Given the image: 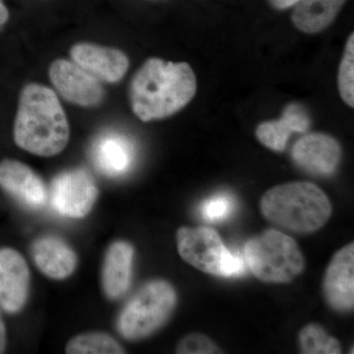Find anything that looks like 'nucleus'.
Returning a JSON list of instances; mask_svg holds the SVG:
<instances>
[{"label":"nucleus","instance_id":"dca6fc26","mask_svg":"<svg viewBox=\"0 0 354 354\" xmlns=\"http://www.w3.org/2000/svg\"><path fill=\"white\" fill-rule=\"evenodd\" d=\"M134 248L129 242L114 241L104 255L102 270V286L109 299L122 297L131 283Z\"/></svg>","mask_w":354,"mask_h":354},{"label":"nucleus","instance_id":"ddd939ff","mask_svg":"<svg viewBox=\"0 0 354 354\" xmlns=\"http://www.w3.org/2000/svg\"><path fill=\"white\" fill-rule=\"evenodd\" d=\"M354 245L341 249L333 258L324 279V293L330 307L351 311L354 305Z\"/></svg>","mask_w":354,"mask_h":354},{"label":"nucleus","instance_id":"1a4fd4ad","mask_svg":"<svg viewBox=\"0 0 354 354\" xmlns=\"http://www.w3.org/2000/svg\"><path fill=\"white\" fill-rule=\"evenodd\" d=\"M29 266L15 249L0 248V307L15 314L24 308L29 297Z\"/></svg>","mask_w":354,"mask_h":354},{"label":"nucleus","instance_id":"39448f33","mask_svg":"<svg viewBox=\"0 0 354 354\" xmlns=\"http://www.w3.org/2000/svg\"><path fill=\"white\" fill-rule=\"evenodd\" d=\"M176 300V290L167 281L158 279L146 283L121 310L118 332L129 341L145 339L169 320Z\"/></svg>","mask_w":354,"mask_h":354},{"label":"nucleus","instance_id":"20e7f679","mask_svg":"<svg viewBox=\"0 0 354 354\" xmlns=\"http://www.w3.org/2000/svg\"><path fill=\"white\" fill-rule=\"evenodd\" d=\"M244 252L250 271L266 283H288L304 269L297 242L279 230H269L250 239Z\"/></svg>","mask_w":354,"mask_h":354},{"label":"nucleus","instance_id":"4468645a","mask_svg":"<svg viewBox=\"0 0 354 354\" xmlns=\"http://www.w3.org/2000/svg\"><path fill=\"white\" fill-rule=\"evenodd\" d=\"M91 158L95 169L104 176H121L131 169L134 145L131 140L120 133H102L93 143Z\"/></svg>","mask_w":354,"mask_h":354},{"label":"nucleus","instance_id":"a211bd4d","mask_svg":"<svg viewBox=\"0 0 354 354\" xmlns=\"http://www.w3.org/2000/svg\"><path fill=\"white\" fill-rule=\"evenodd\" d=\"M346 0H299L291 20L299 31L316 34L329 27Z\"/></svg>","mask_w":354,"mask_h":354},{"label":"nucleus","instance_id":"9b49d317","mask_svg":"<svg viewBox=\"0 0 354 354\" xmlns=\"http://www.w3.org/2000/svg\"><path fill=\"white\" fill-rule=\"evenodd\" d=\"M292 158L310 174L329 176L341 162L342 148L329 135L311 133L298 140L293 147Z\"/></svg>","mask_w":354,"mask_h":354},{"label":"nucleus","instance_id":"a878e982","mask_svg":"<svg viewBox=\"0 0 354 354\" xmlns=\"http://www.w3.org/2000/svg\"><path fill=\"white\" fill-rule=\"evenodd\" d=\"M9 18V12L3 2L0 0V26L6 24Z\"/></svg>","mask_w":354,"mask_h":354},{"label":"nucleus","instance_id":"6ab92c4d","mask_svg":"<svg viewBox=\"0 0 354 354\" xmlns=\"http://www.w3.org/2000/svg\"><path fill=\"white\" fill-rule=\"evenodd\" d=\"M68 354H120L125 353L120 342L106 333L91 332L76 335L67 344Z\"/></svg>","mask_w":354,"mask_h":354},{"label":"nucleus","instance_id":"f3484780","mask_svg":"<svg viewBox=\"0 0 354 354\" xmlns=\"http://www.w3.org/2000/svg\"><path fill=\"white\" fill-rule=\"evenodd\" d=\"M310 120L306 113L297 104L286 108L281 120L266 121L256 130V136L263 145L271 150H285L286 142L292 133H304L308 130Z\"/></svg>","mask_w":354,"mask_h":354},{"label":"nucleus","instance_id":"2eb2a0df","mask_svg":"<svg viewBox=\"0 0 354 354\" xmlns=\"http://www.w3.org/2000/svg\"><path fill=\"white\" fill-rule=\"evenodd\" d=\"M32 261L48 278L64 279L75 271L78 258L67 242L55 235H44L32 242Z\"/></svg>","mask_w":354,"mask_h":354},{"label":"nucleus","instance_id":"423d86ee","mask_svg":"<svg viewBox=\"0 0 354 354\" xmlns=\"http://www.w3.org/2000/svg\"><path fill=\"white\" fill-rule=\"evenodd\" d=\"M177 248L184 261L207 274L225 277L232 253L220 235L209 227H181L176 234Z\"/></svg>","mask_w":354,"mask_h":354},{"label":"nucleus","instance_id":"412c9836","mask_svg":"<svg viewBox=\"0 0 354 354\" xmlns=\"http://www.w3.org/2000/svg\"><path fill=\"white\" fill-rule=\"evenodd\" d=\"M339 94L342 99L351 108L354 106V35L349 36L344 48L341 65H339Z\"/></svg>","mask_w":354,"mask_h":354},{"label":"nucleus","instance_id":"f257e3e1","mask_svg":"<svg viewBox=\"0 0 354 354\" xmlns=\"http://www.w3.org/2000/svg\"><path fill=\"white\" fill-rule=\"evenodd\" d=\"M190 65L150 58L133 77L130 101L140 120H162L183 109L196 94Z\"/></svg>","mask_w":354,"mask_h":354},{"label":"nucleus","instance_id":"7ed1b4c3","mask_svg":"<svg viewBox=\"0 0 354 354\" xmlns=\"http://www.w3.org/2000/svg\"><path fill=\"white\" fill-rule=\"evenodd\" d=\"M261 211L267 220L298 234H309L322 227L332 214L329 198L315 184L290 183L266 192Z\"/></svg>","mask_w":354,"mask_h":354},{"label":"nucleus","instance_id":"aec40b11","mask_svg":"<svg viewBox=\"0 0 354 354\" xmlns=\"http://www.w3.org/2000/svg\"><path fill=\"white\" fill-rule=\"evenodd\" d=\"M300 346L304 353L337 354L342 353L341 344L330 337L322 327L318 325L306 326L299 335Z\"/></svg>","mask_w":354,"mask_h":354},{"label":"nucleus","instance_id":"6e6552de","mask_svg":"<svg viewBox=\"0 0 354 354\" xmlns=\"http://www.w3.org/2000/svg\"><path fill=\"white\" fill-rule=\"evenodd\" d=\"M51 83L60 95L72 104L95 106L104 99L97 78L68 60L57 59L50 67Z\"/></svg>","mask_w":354,"mask_h":354},{"label":"nucleus","instance_id":"f03ea898","mask_svg":"<svg viewBox=\"0 0 354 354\" xmlns=\"http://www.w3.org/2000/svg\"><path fill=\"white\" fill-rule=\"evenodd\" d=\"M70 128L66 114L51 88L29 84L23 88L14 124L18 147L41 157H53L68 144Z\"/></svg>","mask_w":354,"mask_h":354},{"label":"nucleus","instance_id":"5701e85b","mask_svg":"<svg viewBox=\"0 0 354 354\" xmlns=\"http://www.w3.org/2000/svg\"><path fill=\"white\" fill-rule=\"evenodd\" d=\"M177 353L183 354H208L218 353V346L209 337L194 334L184 337L176 348Z\"/></svg>","mask_w":354,"mask_h":354},{"label":"nucleus","instance_id":"393cba45","mask_svg":"<svg viewBox=\"0 0 354 354\" xmlns=\"http://www.w3.org/2000/svg\"><path fill=\"white\" fill-rule=\"evenodd\" d=\"M6 324H4L1 313H0V353H3L6 351Z\"/></svg>","mask_w":354,"mask_h":354},{"label":"nucleus","instance_id":"0eeeda50","mask_svg":"<svg viewBox=\"0 0 354 354\" xmlns=\"http://www.w3.org/2000/svg\"><path fill=\"white\" fill-rule=\"evenodd\" d=\"M99 195L92 174L84 169L58 174L50 186V199L53 209L67 218H81L90 213Z\"/></svg>","mask_w":354,"mask_h":354},{"label":"nucleus","instance_id":"b1692460","mask_svg":"<svg viewBox=\"0 0 354 354\" xmlns=\"http://www.w3.org/2000/svg\"><path fill=\"white\" fill-rule=\"evenodd\" d=\"M269 1L274 8L286 9L295 6L299 0H269Z\"/></svg>","mask_w":354,"mask_h":354},{"label":"nucleus","instance_id":"f8f14e48","mask_svg":"<svg viewBox=\"0 0 354 354\" xmlns=\"http://www.w3.org/2000/svg\"><path fill=\"white\" fill-rule=\"evenodd\" d=\"M70 55L74 64L109 83L120 81L129 67V60L122 51L97 44H77Z\"/></svg>","mask_w":354,"mask_h":354},{"label":"nucleus","instance_id":"4be33fe9","mask_svg":"<svg viewBox=\"0 0 354 354\" xmlns=\"http://www.w3.org/2000/svg\"><path fill=\"white\" fill-rule=\"evenodd\" d=\"M235 209V200L232 195L221 194L209 198L200 206V215L209 223H218L227 220Z\"/></svg>","mask_w":354,"mask_h":354},{"label":"nucleus","instance_id":"9d476101","mask_svg":"<svg viewBox=\"0 0 354 354\" xmlns=\"http://www.w3.org/2000/svg\"><path fill=\"white\" fill-rule=\"evenodd\" d=\"M0 188L28 208H41L48 201V191L41 177L19 160L0 162Z\"/></svg>","mask_w":354,"mask_h":354}]
</instances>
